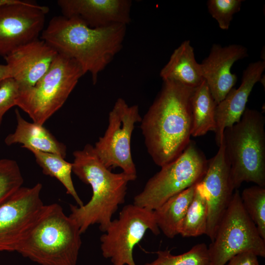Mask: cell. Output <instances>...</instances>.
Segmentation results:
<instances>
[{"instance_id": "26", "label": "cell", "mask_w": 265, "mask_h": 265, "mask_svg": "<svg viewBox=\"0 0 265 265\" xmlns=\"http://www.w3.org/2000/svg\"><path fill=\"white\" fill-rule=\"evenodd\" d=\"M24 179L16 161L0 159V206L22 186Z\"/></svg>"}, {"instance_id": "4", "label": "cell", "mask_w": 265, "mask_h": 265, "mask_svg": "<svg viewBox=\"0 0 265 265\" xmlns=\"http://www.w3.org/2000/svg\"><path fill=\"white\" fill-rule=\"evenodd\" d=\"M81 234L60 205H45L16 252L41 265H76Z\"/></svg>"}, {"instance_id": "24", "label": "cell", "mask_w": 265, "mask_h": 265, "mask_svg": "<svg viewBox=\"0 0 265 265\" xmlns=\"http://www.w3.org/2000/svg\"><path fill=\"white\" fill-rule=\"evenodd\" d=\"M156 253L157 258L144 265H210L208 247L204 242L180 255H173L168 250H159Z\"/></svg>"}, {"instance_id": "8", "label": "cell", "mask_w": 265, "mask_h": 265, "mask_svg": "<svg viewBox=\"0 0 265 265\" xmlns=\"http://www.w3.org/2000/svg\"><path fill=\"white\" fill-rule=\"evenodd\" d=\"M210 265H225L234 256L251 251L265 257V240L246 212L237 189L208 247Z\"/></svg>"}, {"instance_id": "18", "label": "cell", "mask_w": 265, "mask_h": 265, "mask_svg": "<svg viewBox=\"0 0 265 265\" xmlns=\"http://www.w3.org/2000/svg\"><path fill=\"white\" fill-rule=\"evenodd\" d=\"M15 114L16 128L14 132L5 137L6 145L22 144V147L27 150L32 149L66 157V146L58 141L43 125L27 121L17 109L15 110Z\"/></svg>"}, {"instance_id": "23", "label": "cell", "mask_w": 265, "mask_h": 265, "mask_svg": "<svg viewBox=\"0 0 265 265\" xmlns=\"http://www.w3.org/2000/svg\"><path fill=\"white\" fill-rule=\"evenodd\" d=\"M207 217L205 194L200 182L195 185L194 196L182 222L179 234L185 238L206 235Z\"/></svg>"}, {"instance_id": "14", "label": "cell", "mask_w": 265, "mask_h": 265, "mask_svg": "<svg viewBox=\"0 0 265 265\" xmlns=\"http://www.w3.org/2000/svg\"><path fill=\"white\" fill-rule=\"evenodd\" d=\"M58 54L46 42L37 39L18 47L4 58L11 78L21 91L33 86L46 73Z\"/></svg>"}, {"instance_id": "1", "label": "cell", "mask_w": 265, "mask_h": 265, "mask_svg": "<svg viewBox=\"0 0 265 265\" xmlns=\"http://www.w3.org/2000/svg\"><path fill=\"white\" fill-rule=\"evenodd\" d=\"M163 81L140 122L148 153L160 167L179 157L190 141L191 98L195 89L176 81Z\"/></svg>"}, {"instance_id": "19", "label": "cell", "mask_w": 265, "mask_h": 265, "mask_svg": "<svg viewBox=\"0 0 265 265\" xmlns=\"http://www.w3.org/2000/svg\"><path fill=\"white\" fill-rule=\"evenodd\" d=\"M163 81L171 80L196 88L204 80L200 65L195 58L194 49L189 40L184 41L172 53L159 73Z\"/></svg>"}, {"instance_id": "9", "label": "cell", "mask_w": 265, "mask_h": 265, "mask_svg": "<svg viewBox=\"0 0 265 265\" xmlns=\"http://www.w3.org/2000/svg\"><path fill=\"white\" fill-rule=\"evenodd\" d=\"M148 230L155 235L160 233L153 211L133 204L126 205L100 237L103 257L113 265H136L133 249Z\"/></svg>"}, {"instance_id": "6", "label": "cell", "mask_w": 265, "mask_h": 265, "mask_svg": "<svg viewBox=\"0 0 265 265\" xmlns=\"http://www.w3.org/2000/svg\"><path fill=\"white\" fill-rule=\"evenodd\" d=\"M83 75L76 61L58 53L33 86L19 91L16 106L27 114L33 122L43 125L62 106Z\"/></svg>"}, {"instance_id": "25", "label": "cell", "mask_w": 265, "mask_h": 265, "mask_svg": "<svg viewBox=\"0 0 265 265\" xmlns=\"http://www.w3.org/2000/svg\"><path fill=\"white\" fill-rule=\"evenodd\" d=\"M240 198L246 212L265 240V187L255 185L245 188Z\"/></svg>"}, {"instance_id": "21", "label": "cell", "mask_w": 265, "mask_h": 265, "mask_svg": "<svg viewBox=\"0 0 265 265\" xmlns=\"http://www.w3.org/2000/svg\"><path fill=\"white\" fill-rule=\"evenodd\" d=\"M205 80L195 88L191 98V136H201L209 131H215L216 106Z\"/></svg>"}, {"instance_id": "3", "label": "cell", "mask_w": 265, "mask_h": 265, "mask_svg": "<svg viewBox=\"0 0 265 265\" xmlns=\"http://www.w3.org/2000/svg\"><path fill=\"white\" fill-rule=\"evenodd\" d=\"M73 156L72 172L91 186L92 195L89 202L82 206L70 204L69 216L77 222L82 234L96 224L105 232L113 215L125 201L129 182L136 179L123 172H112L102 162L90 144L74 151Z\"/></svg>"}, {"instance_id": "15", "label": "cell", "mask_w": 265, "mask_h": 265, "mask_svg": "<svg viewBox=\"0 0 265 265\" xmlns=\"http://www.w3.org/2000/svg\"><path fill=\"white\" fill-rule=\"evenodd\" d=\"M57 3L62 16L79 19L92 28L127 26L131 21L130 0H58Z\"/></svg>"}, {"instance_id": "28", "label": "cell", "mask_w": 265, "mask_h": 265, "mask_svg": "<svg viewBox=\"0 0 265 265\" xmlns=\"http://www.w3.org/2000/svg\"><path fill=\"white\" fill-rule=\"evenodd\" d=\"M19 92L18 85L12 78H7L0 83V127L4 114L16 106Z\"/></svg>"}, {"instance_id": "17", "label": "cell", "mask_w": 265, "mask_h": 265, "mask_svg": "<svg viewBox=\"0 0 265 265\" xmlns=\"http://www.w3.org/2000/svg\"><path fill=\"white\" fill-rule=\"evenodd\" d=\"M265 69V61L249 64L243 71L241 83L237 89L233 88L225 98L216 106L215 120V141L219 146L222 141L224 131L241 119L249 96L255 84L260 81Z\"/></svg>"}, {"instance_id": "32", "label": "cell", "mask_w": 265, "mask_h": 265, "mask_svg": "<svg viewBox=\"0 0 265 265\" xmlns=\"http://www.w3.org/2000/svg\"><path fill=\"white\" fill-rule=\"evenodd\" d=\"M260 265L259 264V265Z\"/></svg>"}, {"instance_id": "16", "label": "cell", "mask_w": 265, "mask_h": 265, "mask_svg": "<svg viewBox=\"0 0 265 265\" xmlns=\"http://www.w3.org/2000/svg\"><path fill=\"white\" fill-rule=\"evenodd\" d=\"M247 56V49L243 46L233 44L223 47L213 44L208 56L200 64L202 76L216 105L237 82V76L231 71L233 65Z\"/></svg>"}, {"instance_id": "13", "label": "cell", "mask_w": 265, "mask_h": 265, "mask_svg": "<svg viewBox=\"0 0 265 265\" xmlns=\"http://www.w3.org/2000/svg\"><path fill=\"white\" fill-rule=\"evenodd\" d=\"M216 155L208 160L206 172L200 181L207 201V235L213 240L217 227L231 200L234 189L230 176V164L222 139Z\"/></svg>"}, {"instance_id": "27", "label": "cell", "mask_w": 265, "mask_h": 265, "mask_svg": "<svg viewBox=\"0 0 265 265\" xmlns=\"http://www.w3.org/2000/svg\"><path fill=\"white\" fill-rule=\"evenodd\" d=\"M241 0H209L207 1L208 11L224 30L229 29L234 15L240 11Z\"/></svg>"}, {"instance_id": "20", "label": "cell", "mask_w": 265, "mask_h": 265, "mask_svg": "<svg viewBox=\"0 0 265 265\" xmlns=\"http://www.w3.org/2000/svg\"><path fill=\"white\" fill-rule=\"evenodd\" d=\"M195 185L171 197L153 211L156 223L166 237L173 238L179 235L182 222L194 196Z\"/></svg>"}, {"instance_id": "10", "label": "cell", "mask_w": 265, "mask_h": 265, "mask_svg": "<svg viewBox=\"0 0 265 265\" xmlns=\"http://www.w3.org/2000/svg\"><path fill=\"white\" fill-rule=\"evenodd\" d=\"M142 117L137 105L129 106L118 98L109 113L107 129L94 146L104 165L109 169L119 167L122 172L136 179L135 165L131 150L132 135L136 123Z\"/></svg>"}, {"instance_id": "5", "label": "cell", "mask_w": 265, "mask_h": 265, "mask_svg": "<svg viewBox=\"0 0 265 265\" xmlns=\"http://www.w3.org/2000/svg\"><path fill=\"white\" fill-rule=\"evenodd\" d=\"M265 118L246 108L240 120L225 129L223 140L234 190L243 182L265 187Z\"/></svg>"}, {"instance_id": "7", "label": "cell", "mask_w": 265, "mask_h": 265, "mask_svg": "<svg viewBox=\"0 0 265 265\" xmlns=\"http://www.w3.org/2000/svg\"><path fill=\"white\" fill-rule=\"evenodd\" d=\"M208 160L193 141L182 154L150 178L133 204L154 211L171 197L195 185L203 178Z\"/></svg>"}, {"instance_id": "29", "label": "cell", "mask_w": 265, "mask_h": 265, "mask_svg": "<svg viewBox=\"0 0 265 265\" xmlns=\"http://www.w3.org/2000/svg\"><path fill=\"white\" fill-rule=\"evenodd\" d=\"M227 265H258V256L251 251L239 253L233 257Z\"/></svg>"}, {"instance_id": "31", "label": "cell", "mask_w": 265, "mask_h": 265, "mask_svg": "<svg viewBox=\"0 0 265 265\" xmlns=\"http://www.w3.org/2000/svg\"><path fill=\"white\" fill-rule=\"evenodd\" d=\"M12 0H0V6L3 4H6V3H9V2H10Z\"/></svg>"}, {"instance_id": "12", "label": "cell", "mask_w": 265, "mask_h": 265, "mask_svg": "<svg viewBox=\"0 0 265 265\" xmlns=\"http://www.w3.org/2000/svg\"><path fill=\"white\" fill-rule=\"evenodd\" d=\"M49 9L33 2L13 0L0 6V56L38 39Z\"/></svg>"}, {"instance_id": "11", "label": "cell", "mask_w": 265, "mask_h": 265, "mask_svg": "<svg viewBox=\"0 0 265 265\" xmlns=\"http://www.w3.org/2000/svg\"><path fill=\"white\" fill-rule=\"evenodd\" d=\"M42 185L22 186L0 206V252H16L38 219L44 204Z\"/></svg>"}, {"instance_id": "30", "label": "cell", "mask_w": 265, "mask_h": 265, "mask_svg": "<svg viewBox=\"0 0 265 265\" xmlns=\"http://www.w3.org/2000/svg\"><path fill=\"white\" fill-rule=\"evenodd\" d=\"M8 78H11L8 66L6 64H0V83Z\"/></svg>"}, {"instance_id": "22", "label": "cell", "mask_w": 265, "mask_h": 265, "mask_svg": "<svg viewBox=\"0 0 265 265\" xmlns=\"http://www.w3.org/2000/svg\"><path fill=\"white\" fill-rule=\"evenodd\" d=\"M28 150L33 154L43 173L58 180L65 188L66 193L74 199L77 206H83L84 204L77 193L72 181V163L67 161L57 154L32 149Z\"/></svg>"}, {"instance_id": "2", "label": "cell", "mask_w": 265, "mask_h": 265, "mask_svg": "<svg viewBox=\"0 0 265 265\" xmlns=\"http://www.w3.org/2000/svg\"><path fill=\"white\" fill-rule=\"evenodd\" d=\"M126 29L121 24L92 28L79 19L61 15L51 19L41 39L76 61L84 75L90 74L95 84L99 74L121 50Z\"/></svg>"}]
</instances>
